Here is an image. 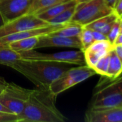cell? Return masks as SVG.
I'll use <instances>...</instances> for the list:
<instances>
[{
  "label": "cell",
  "mask_w": 122,
  "mask_h": 122,
  "mask_svg": "<svg viewBox=\"0 0 122 122\" xmlns=\"http://www.w3.org/2000/svg\"><path fill=\"white\" fill-rule=\"evenodd\" d=\"M55 99L49 89H32L19 122H65L67 119L56 107Z\"/></svg>",
  "instance_id": "1"
},
{
  "label": "cell",
  "mask_w": 122,
  "mask_h": 122,
  "mask_svg": "<svg viewBox=\"0 0 122 122\" xmlns=\"http://www.w3.org/2000/svg\"><path fill=\"white\" fill-rule=\"evenodd\" d=\"M65 63L21 59L9 67L18 71L38 89H49L51 83L70 67Z\"/></svg>",
  "instance_id": "2"
},
{
  "label": "cell",
  "mask_w": 122,
  "mask_h": 122,
  "mask_svg": "<svg viewBox=\"0 0 122 122\" xmlns=\"http://www.w3.org/2000/svg\"><path fill=\"white\" fill-rule=\"evenodd\" d=\"M108 80L106 81L101 79L99 81L88 109L97 110L122 107V76L120 75L115 79L108 77Z\"/></svg>",
  "instance_id": "3"
},
{
  "label": "cell",
  "mask_w": 122,
  "mask_h": 122,
  "mask_svg": "<svg viewBox=\"0 0 122 122\" xmlns=\"http://www.w3.org/2000/svg\"><path fill=\"white\" fill-rule=\"evenodd\" d=\"M114 12L105 0H88L78 2L70 21L83 26Z\"/></svg>",
  "instance_id": "4"
},
{
  "label": "cell",
  "mask_w": 122,
  "mask_h": 122,
  "mask_svg": "<svg viewBox=\"0 0 122 122\" xmlns=\"http://www.w3.org/2000/svg\"><path fill=\"white\" fill-rule=\"evenodd\" d=\"M96 74V71L87 65L69 68L50 85L49 90L55 97Z\"/></svg>",
  "instance_id": "5"
},
{
  "label": "cell",
  "mask_w": 122,
  "mask_h": 122,
  "mask_svg": "<svg viewBox=\"0 0 122 122\" xmlns=\"http://www.w3.org/2000/svg\"><path fill=\"white\" fill-rule=\"evenodd\" d=\"M32 89H27L14 82H8L4 91L0 94V103L9 111L19 115L32 93Z\"/></svg>",
  "instance_id": "6"
},
{
  "label": "cell",
  "mask_w": 122,
  "mask_h": 122,
  "mask_svg": "<svg viewBox=\"0 0 122 122\" xmlns=\"http://www.w3.org/2000/svg\"><path fill=\"white\" fill-rule=\"evenodd\" d=\"M22 59L32 60H45L68 64L74 65H86L84 53L82 50L76 51H64L56 53L45 54L35 51L34 49L19 52Z\"/></svg>",
  "instance_id": "7"
},
{
  "label": "cell",
  "mask_w": 122,
  "mask_h": 122,
  "mask_svg": "<svg viewBox=\"0 0 122 122\" xmlns=\"http://www.w3.org/2000/svg\"><path fill=\"white\" fill-rule=\"evenodd\" d=\"M50 24L41 20L35 14H26L4 23L0 26V37L16 32L47 26Z\"/></svg>",
  "instance_id": "8"
},
{
  "label": "cell",
  "mask_w": 122,
  "mask_h": 122,
  "mask_svg": "<svg viewBox=\"0 0 122 122\" xmlns=\"http://www.w3.org/2000/svg\"><path fill=\"white\" fill-rule=\"evenodd\" d=\"M33 0H0V13L8 22L28 14Z\"/></svg>",
  "instance_id": "9"
},
{
  "label": "cell",
  "mask_w": 122,
  "mask_h": 122,
  "mask_svg": "<svg viewBox=\"0 0 122 122\" xmlns=\"http://www.w3.org/2000/svg\"><path fill=\"white\" fill-rule=\"evenodd\" d=\"M50 47L76 48L81 50L82 49L81 43L78 36L65 37L48 34L38 37V41L35 49Z\"/></svg>",
  "instance_id": "10"
},
{
  "label": "cell",
  "mask_w": 122,
  "mask_h": 122,
  "mask_svg": "<svg viewBox=\"0 0 122 122\" xmlns=\"http://www.w3.org/2000/svg\"><path fill=\"white\" fill-rule=\"evenodd\" d=\"M113 49L114 45L109 40L94 41L83 51L86 65L93 69L99 59L107 55Z\"/></svg>",
  "instance_id": "11"
},
{
  "label": "cell",
  "mask_w": 122,
  "mask_h": 122,
  "mask_svg": "<svg viewBox=\"0 0 122 122\" xmlns=\"http://www.w3.org/2000/svg\"><path fill=\"white\" fill-rule=\"evenodd\" d=\"M86 122H122V107L104 109H88L85 114Z\"/></svg>",
  "instance_id": "12"
},
{
  "label": "cell",
  "mask_w": 122,
  "mask_h": 122,
  "mask_svg": "<svg viewBox=\"0 0 122 122\" xmlns=\"http://www.w3.org/2000/svg\"><path fill=\"white\" fill-rule=\"evenodd\" d=\"M77 4H78L77 0H70V1H67L60 2L58 4H54L45 9L38 12L35 15L41 20L49 24V22L51 19H52L56 16H58L63 10H65V9H67L71 6L76 5Z\"/></svg>",
  "instance_id": "13"
},
{
  "label": "cell",
  "mask_w": 122,
  "mask_h": 122,
  "mask_svg": "<svg viewBox=\"0 0 122 122\" xmlns=\"http://www.w3.org/2000/svg\"><path fill=\"white\" fill-rule=\"evenodd\" d=\"M119 17L117 15L113 12L107 16H105L104 17H101L86 26L84 27L89 29L93 31H98L101 33H103L105 35H108L114 23Z\"/></svg>",
  "instance_id": "14"
},
{
  "label": "cell",
  "mask_w": 122,
  "mask_h": 122,
  "mask_svg": "<svg viewBox=\"0 0 122 122\" xmlns=\"http://www.w3.org/2000/svg\"><path fill=\"white\" fill-rule=\"evenodd\" d=\"M21 59L19 52L12 50L7 44H0V65L9 66Z\"/></svg>",
  "instance_id": "15"
},
{
  "label": "cell",
  "mask_w": 122,
  "mask_h": 122,
  "mask_svg": "<svg viewBox=\"0 0 122 122\" xmlns=\"http://www.w3.org/2000/svg\"><path fill=\"white\" fill-rule=\"evenodd\" d=\"M83 26L73 21H69L65 24L59 29L50 33L53 35H58L65 37H76L79 36L82 29Z\"/></svg>",
  "instance_id": "16"
},
{
  "label": "cell",
  "mask_w": 122,
  "mask_h": 122,
  "mask_svg": "<svg viewBox=\"0 0 122 122\" xmlns=\"http://www.w3.org/2000/svg\"><path fill=\"white\" fill-rule=\"evenodd\" d=\"M37 41H38V37L32 36V37L22 39L14 42H10L7 44V46L15 51L21 52V51L35 49Z\"/></svg>",
  "instance_id": "17"
},
{
  "label": "cell",
  "mask_w": 122,
  "mask_h": 122,
  "mask_svg": "<svg viewBox=\"0 0 122 122\" xmlns=\"http://www.w3.org/2000/svg\"><path fill=\"white\" fill-rule=\"evenodd\" d=\"M109 55V66L106 76L111 79H115L122 74V63L118 58L114 49L110 51Z\"/></svg>",
  "instance_id": "18"
},
{
  "label": "cell",
  "mask_w": 122,
  "mask_h": 122,
  "mask_svg": "<svg viewBox=\"0 0 122 122\" xmlns=\"http://www.w3.org/2000/svg\"><path fill=\"white\" fill-rule=\"evenodd\" d=\"M70 0H33L30 6L28 14H36L38 12L60 2Z\"/></svg>",
  "instance_id": "19"
},
{
  "label": "cell",
  "mask_w": 122,
  "mask_h": 122,
  "mask_svg": "<svg viewBox=\"0 0 122 122\" xmlns=\"http://www.w3.org/2000/svg\"><path fill=\"white\" fill-rule=\"evenodd\" d=\"M77 4L71 6L65 10H63L62 12H60L58 16H56L55 18L51 19L49 22L50 24L53 25H63L69 21H70L76 10V6Z\"/></svg>",
  "instance_id": "20"
},
{
  "label": "cell",
  "mask_w": 122,
  "mask_h": 122,
  "mask_svg": "<svg viewBox=\"0 0 122 122\" xmlns=\"http://www.w3.org/2000/svg\"><path fill=\"white\" fill-rule=\"evenodd\" d=\"M78 37L81 43V46H82L81 50L83 51H85L88 46H90L94 42L92 30L87 29L84 26L83 27V29Z\"/></svg>",
  "instance_id": "21"
},
{
  "label": "cell",
  "mask_w": 122,
  "mask_h": 122,
  "mask_svg": "<svg viewBox=\"0 0 122 122\" xmlns=\"http://www.w3.org/2000/svg\"><path fill=\"white\" fill-rule=\"evenodd\" d=\"M109 53L105 56L101 58L93 68L96 74H99L101 76H107V72L109 66V59H110Z\"/></svg>",
  "instance_id": "22"
},
{
  "label": "cell",
  "mask_w": 122,
  "mask_h": 122,
  "mask_svg": "<svg viewBox=\"0 0 122 122\" xmlns=\"http://www.w3.org/2000/svg\"><path fill=\"white\" fill-rule=\"evenodd\" d=\"M119 34H120V19L118 18L114 23L109 33L107 35L108 40L110 41L111 44L114 45L116 39Z\"/></svg>",
  "instance_id": "23"
},
{
  "label": "cell",
  "mask_w": 122,
  "mask_h": 122,
  "mask_svg": "<svg viewBox=\"0 0 122 122\" xmlns=\"http://www.w3.org/2000/svg\"><path fill=\"white\" fill-rule=\"evenodd\" d=\"M0 122H19V116L11 113L0 112Z\"/></svg>",
  "instance_id": "24"
},
{
  "label": "cell",
  "mask_w": 122,
  "mask_h": 122,
  "mask_svg": "<svg viewBox=\"0 0 122 122\" xmlns=\"http://www.w3.org/2000/svg\"><path fill=\"white\" fill-rule=\"evenodd\" d=\"M92 33H93V39L94 41H103V40H108V37L106 35L104 34L103 33L98 31H93L92 30Z\"/></svg>",
  "instance_id": "25"
},
{
  "label": "cell",
  "mask_w": 122,
  "mask_h": 122,
  "mask_svg": "<svg viewBox=\"0 0 122 122\" xmlns=\"http://www.w3.org/2000/svg\"><path fill=\"white\" fill-rule=\"evenodd\" d=\"M114 13L117 15V16L120 19L122 18V0H118L114 9Z\"/></svg>",
  "instance_id": "26"
},
{
  "label": "cell",
  "mask_w": 122,
  "mask_h": 122,
  "mask_svg": "<svg viewBox=\"0 0 122 122\" xmlns=\"http://www.w3.org/2000/svg\"><path fill=\"white\" fill-rule=\"evenodd\" d=\"M114 51H115L118 58L119 59V60L122 63V45H121V44L114 45Z\"/></svg>",
  "instance_id": "27"
},
{
  "label": "cell",
  "mask_w": 122,
  "mask_h": 122,
  "mask_svg": "<svg viewBox=\"0 0 122 122\" xmlns=\"http://www.w3.org/2000/svg\"><path fill=\"white\" fill-rule=\"evenodd\" d=\"M7 83H8V82H6V80H5L3 77L0 76V94H1V93L4 91V89H5V87H6Z\"/></svg>",
  "instance_id": "28"
},
{
  "label": "cell",
  "mask_w": 122,
  "mask_h": 122,
  "mask_svg": "<svg viewBox=\"0 0 122 122\" xmlns=\"http://www.w3.org/2000/svg\"><path fill=\"white\" fill-rule=\"evenodd\" d=\"M105 1H106V4H107L111 8H112L113 9H114L115 6H116V3H117V1H118V0H105Z\"/></svg>",
  "instance_id": "29"
},
{
  "label": "cell",
  "mask_w": 122,
  "mask_h": 122,
  "mask_svg": "<svg viewBox=\"0 0 122 122\" xmlns=\"http://www.w3.org/2000/svg\"><path fill=\"white\" fill-rule=\"evenodd\" d=\"M118 44H121V45H122V33H121V34L117 36V38L116 39V40H115V41H114V45H118Z\"/></svg>",
  "instance_id": "30"
},
{
  "label": "cell",
  "mask_w": 122,
  "mask_h": 122,
  "mask_svg": "<svg viewBox=\"0 0 122 122\" xmlns=\"http://www.w3.org/2000/svg\"><path fill=\"white\" fill-rule=\"evenodd\" d=\"M0 112H4V113H11L8 109H6L1 103H0ZM12 114V113H11Z\"/></svg>",
  "instance_id": "31"
},
{
  "label": "cell",
  "mask_w": 122,
  "mask_h": 122,
  "mask_svg": "<svg viewBox=\"0 0 122 122\" xmlns=\"http://www.w3.org/2000/svg\"><path fill=\"white\" fill-rule=\"evenodd\" d=\"M4 23H5V22H4V19H3V17H2L1 13H0V26H2Z\"/></svg>",
  "instance_id": "32"
},
{
  "label": "cell",
  "mask_w": 122,
  "mask_h": 122,
  "mask_svg": "<svg viewBox=\"0 0 122 122\" xmlns=\"http://www.w3.org/2000/svg\"><path fill=\"white\" fill-rule=\"evenodd\" d=\"M121 33H122V18L120 19V34Z\"/></svg>",
  "instance_id": "33"
},
{
  "label": "cell",
  "mask_w": 122,
  "mask_h": 122,
  "mask_svg": "<svg viewBox=\"0 0 122 122\" xmlns=\"http://www.w3.org/2000/svg\"><path fill=\"white\" fill-rule=\"evenodd\" d=\"M78 2H82V1H88V0H77Z\"/></svg>",
  "instance_id": "34"
}]
</instances>
